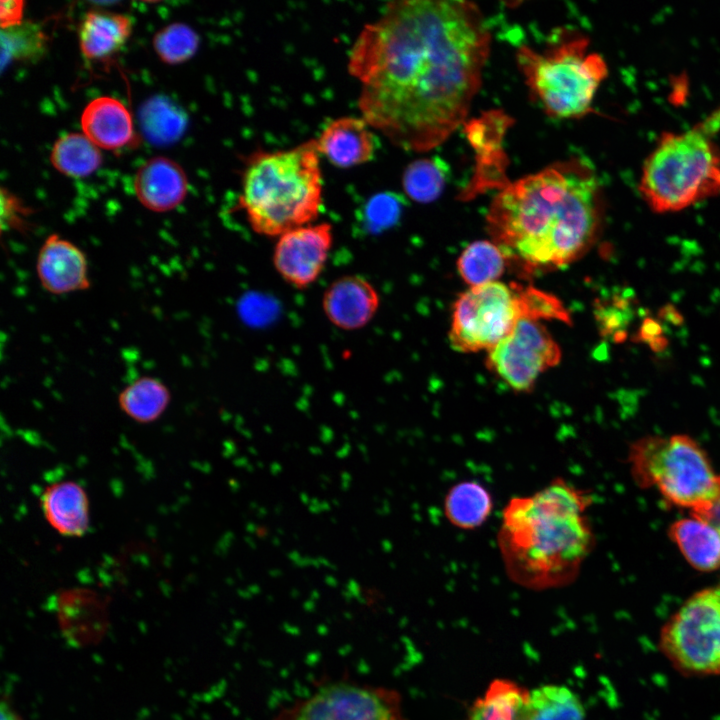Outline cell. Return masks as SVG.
<instances>
[{
  "label": "cell",
  "instance_id": "6da1fadb",
  "mask_svg": "<svg viewBox=\"0 0 720 720\" xmlns=\"http://www.w3.org/2000/svg\"><path fill=\"white\" fill-rule=\"evenodd\" d=\"M490 43L488 25L474 3H387L349 53L348 71L360 83L362 118L399 148H436L467 117Z\"/></svg>",
  "mask_w": 720,
  "mask_h": 720
},
{
  "label": "cell",
  "instance_id": "7a4b0ae2",
  "mask_svg": "<svg viewBox=\"0 0 720 720\" xmlns=\"http://www.w3.org/2000/svg\"><path fill=\"white\" fill-rule=\"evenodd\" d=\"M603 201L594 170L573 158L506 184L490 204L488 231L527 267H562L594 242Z\"/></svg>",
  "mask_w": 720,
  "mask_h": 720
},
{
  "label": "cell",
  "instance_id": "3957f363",
  "mask_svg": "<svg viewBox=\"0 0 720 720\" xmlns=\"http://www.w3.org/2000/svg\"><path fill=\"white\" fill-rule=\"evenodd\" d=\"M592 502L587 490L563 477L530 495L512 497L497 532L508 577L537 591L573 583L595 545L587 514Z\"/></svg>",
  "mask_w": 720,
  "mask_h": 720
},
{
  "label": "cell",
  "instance_id": "277c9868",
  "mask_svg": "<svg viewBox=\"0 0 720 720\" xmlns=\"http://www.w3.org/2000/svg\"><path fill=\"white\" fill-rule=\"evenodd\" d=\"M239 205L259 235L280 237L312 224L323 205L316 139L287 150L251 154L242 175Z\"/></svg>",
  "mask_w": 720,
  "mask_h": 720
},
{
  "label": "cell",
  "instance_id": "5b68a950",
  "mask_svg": "<svg viewBox=\"0 0 720 720\" xmlns=\"http://www.w3.org/2000/svg\"><path fill=\"white\" fill-rule=\"evenodd\" d=\"M719 126L720 111L686 131L660 136L639 182L652 210L679 211L720 194V148L712 136Z\"/></svg>",
  "mask_w": 720,
  "mask_h": 720
},
{
  "label": "cell",
  "instance_id": "8992f818",
  "mask_svg": "<svg viewBox=\"0 0 720 720\" xmlns=\"http://www.w3.org/2000/svg\"><path fill=\"white\" fill-rule=\"evenodd\" d=\"M589 41L574 35L543 52L521 47L517 61L526 83L545 112L558 118H580L591 112L607 64L588 51Z\"/></svg>",
  "mask_w": 720,
  "mask_h": 720
},
{
  "label": "cell",
  "instance_id": "52a82bcc",
  "mask_svg": "<svg viewBox=\"0 0 720 720\" xmlns=\"http://www.w3.org/2000/svg\"><path fill=\"white\" fill-rule=\"evenodd\" d=\"M628 463L634 482L653 488L691 512L709 502L719 475L703 448L688 435L646 436L632 443Z\"/></svg>",
  "mask_w": 720,
  "mask_h": 720
},
{
  "label": "cell",
  "instance_id": "ba28073f",
  "mask_svg": "<svg viewBox=\"0 0 720 720\" xmlns=\"http://www.w3.org/2000/svg\"><path fill=\"white\" fill-rule=\"evenodd\" d=\"M659 645L682 673L720 674V585L691 595L663 625Z\"/></svg>",
  "mask_w": 720,
  "mask_h": 720
},
{
  "label": "cell",
  "instance_id": "9c48e42d",
  "mask_svg": "<svg viewBox=\"0 0 720 720\" xmlns=\"http://www.w3.org/2000/svg\"><path fill=\"white\" fill-rule=\"evenodd\" d=\"M526 318L523 288L491 282L471 287L453 306L449 342L458 352L489 351Z\"/></svg>",
  "mask_w": 720,
  "mask_h": 720
},
{
  "label": "cell",
  "instance_id": "30bf717a",
  "mask_svg": "<svg viewBox=\"0 0 720 720\" xmlns=\"http://www.w3.org/2000/svg\"><path fill=\"white\" fill-rule=\"evenodd\" d=\"M272 720H408L398 691L350 680L330 681L282 708Z\"/></svg>",
  "mask_w": 720,
  "mask_h": 720
},
{
  "label": "cell",
  "instance_id": "8fae6325",
  "mask_svg": "<svg viewBox=\"0 0 720 720\" xmlns=\"http://www.w3.org/2000/svg\"><path fill=\"white\" fill-rule=\"evenodd\" d=\"M561 359V350L548 330L521 318L513 330L488 351L487 366L513 391L530 392L537 378Z\"/></svg>",
  "mask_w": 720,
  "mask_h": 720
},
{
  "label": "cell",
  "instance_id": "7c38bea8",
  "mask_svg": "<svg viewBox=\"0 0 720 720\" xmlns=\"http://www.w3.org/2000/svg\"><path fill=\"white\" fill-rule=\"evenodd\" d=\"M333 239V229L328 222L289 231L278 237L275 244L274 268L289 285L305 289L323 272Z\"/></svg>",
  "mask_w": 720,
  "mask_h": 720
},
{
  "label": "cell",
  "instance_id": "4fadbf2b",
  "mask_svg": "<svg viewBox=\"0 0 720 720\" xmlns=\"http://www.w3.org/2000/svg\"><path fill=\"white\" fill-rule=\"evenodd\" d=\"M36 274L42 288L53 295L90 288L86 254L56 233L49 235L39 248Z\"/></svg>",
  "mask_w": 720,
  "mask_h": 720
},
{
  "label": "cell",
  "instance_id": "5bb4252c",
  "mask_svg": "<svg viewBox=\"0 0 720 720\" xmlns=\"http://www.w3.org/2000/svg\"><path fill=\"white\" fill-rule=\"evenodd\" d=\"M379 306L378 291L360 275L335 279L322 297V309L329 322L345 331L365 327L374 318Z\"/></svg>",
  "mask_w": 720,
  "mask_h": 720
},
{
  "label": "cell",
  "instance_id": "9a60e30c",
  "mask_svg": "<svg viewBox=\"0 0 720 720\" xmlns=\"http://www.w3.org/2000/svg\"><path fill=\"white\" fill-rule=\"evenodd\" d=\"M133 188L138 201L153 212H168L179 206L188 191V179L174 160L156 156L137 170Z\"/></svg>",
  "mask_w": 720,
  "mask_h": 720
},
{
  "label": "cell",
  "instance_id": "2e32d148",
  "mask_svg": "<svg viewBox=\"0 0 720 720\" xmlns=\"http://www.w3.org/2000/svg\"><path fill=\"white\" fill-rule=\"evenodd\" d=\"M371 128L363 118H337L331 121L316 139L318 152L340 168L366 163L373 158L376 148V139Z\"/></svg>",
  "mask_w": 720,
  "mask_h": 720
},
{
  "label": "cell",
  "instance_id": "e0dca14e",
  "mask_svg": "<svg viewBox=\"0 0 720 720\" xmlns=\"http://www.w3.org/2000/svg\"><path fill=\"white\" fill-rule=\"evenodd\" d=\"M82 133L98 148L116 150L135 138L133 118L117 98L100 96L84 107L80 118Z\"/></svg>",
  "mask_w": 720,
  "mask_h": 720
},
{
  "label": "cell",
  "instance_id": "ac0fdd59",
  "mask_svg": "<svg viewBox=\"0 0 720 720\" xmlns=\"http://www.w3.org/2000/svg\"><path fill=\"white\" fill-rule=\"evenodd\" d=\"M41 509L49 525L60 535L80 537L89 528V502L83 487L66 480L47 486Z\"/></svg>",
  "mask_w": 720,
  "mask_h": 720
},
{
  "label": "cell",
  "instance_id": "d6986e66",
  "mask_svg": "<svg viewBox=\"0 0 720 720\" xmlns=\"http://www.w3.org/2000/svg\"><path fill=\"white\" fill-rule=\"evenodd\" d=\"M132 26V20L126 14L106 10L88 11L78 29L82 55L89 60H101L115 54L129 39Z\"/></svg>",
  "mask_w": 720,
  "mask_h": 720
},
{
  "label": "cell",
  "instance_id": "ffe728a7",
  "mask_svg": "<svg viewBox=\"0 0 720 720\" xmlns=\"http://www.w3.org/2000/svg\"><path fill=\"white\" fill-rule=\"evenodd\" d=\"M669 536L695 569L710 572L720 568V533L708 522L691 515L673 522Z\"/></svg>",
  "mask_w": 720,
  "mask_h": 720
},
{
  "label": "cell",
  "instance_id": "44dd1931",
  "mask_svg": "<svg viewBox=\"0 0 720 720\" xmlns=\"http://www.w3.org/2000/svg\"><path fill=\"white\" fill-rule=\"evenodd\" d=\"M494 506L490 491L481 483L465 480L453 485L444 498V514L456 528L473 530L482 526Z\"/></svg>",
  "mask_w": 720,
  "mask_h": 720
},
{
  "label": "cell",
  "instance_id": "7402d4cb",
  "mask_svg": "<svg viewBox=\"0 0 720 720\" xmlns=\"http://www.w3.org/2000/svg\"><path fill=\"white\" fill-rule=\"evenodd\" d=\"M529 695L511 680L496 679L473 703L466 720H528Z\"/></svg>",
  "mask_w": 720,
  "mask_h": 720
},
{
  "label": "cell",
  "instance_id": "603a6c76",
  "mask_svg": "<svg viewBox=\"0 0 720 720\" xmlns=\"http://www.w3.org/2000/svg\"><path fill=\"white\" fill-rule=\"evenodd\" d=\"M171 395L158 378L141 376L125 386L118 396L120 409L138 423H151L167 409Z\"/></svg>",
  "mask_w": 720,
  "mask_h": 720
},
{
  "label": "cell",
  "instance_id": "cb8c5ba5",
  "mask_svg": "<svg viewBox=\"0 0 720 720\" xmlns=\"http://www.w3.org/2000/svg\"><path fill=\"white\" fill-rule=\"evenodd\" d=\"M98 148L83 133L71 132L60 136L52 146L50 162L61 174L73 178L91 175L102 164Z\"/></svg>",
  "mask_w": 720,
  "mask_h": 720
},
{
  "label": "cell",
  "instance_id": "d4e9b609",
  "mask_svg": "<svg viewBox=\"0 0 720 720\" xmlns=\"http://www.w3.org/2000/svg\"><path fill=\"white\" fill-rule=\"evenodd\" d=\"M580 698L563 685L546 684L532 690L528 702V720H584Z\"/></svg>",
  "mask_w": 720,
  "mask_h": 720
},
{
  "label": "cell",
  "instance_id": "484cf974",
  "mask_svg": "<svg viewBox=\"0 0 720 720\" xmlns=\"http://www.w3.org/2000/svg\"><path fill=\"white\" fill-rule=\"evenodd\" d=\"M507 256L495 242L479 240L468 245L457 260L462 279L472 287L495 282L504 272Z\"/></svg>",
  "mask_w": 720,
  "mask_h": 720
},
{
  "label": "cell",
  "instance_id": "4316f807",
  "mask_svg": "<svg viewBox=\"0 0 720 720\" xmlns=\"http://www.w3.org/2000/svg\"><path fill=\"white\" fill-rule=\"evenodd\" d=\"M2 64L6 61L37 62L47 52L48 37L42 27L32 21L1 29Z\"/></svg>",
  "mask_w": 720,
  "mask_h": 720
},
{
  "label": "cell",
  "instance_id": "83f0119b",
  "mask_svg": "<svg viewBox=\"0 0 720 720\" xmlns=\"http://www.w3.org/2000/svg\"><path fill=\"white\" fill-rule=\"evenodd\" d=\"M447 168L440 159H420L412 162L403 174V188L413 200L434 201L446 182Z\"/></svg>",
  "mask_w": 720,
  "mask_h": 720
},
{
  "label": "cell",
  "instance_id": "f1b7e54d",
  "mask_svg": "<svg viewBox=\"0 0 720 720\" xmlns=\"http://www.w3.org/2000/svg\"><path fill=\"white\" fill-rule=\"evenodd\" d=\"M196 31L184 23H171L157 31L152 40L154 51L166 64H180L189 60L199 47Z\"/></svg>",
  "mask_w": 720,
  "mask_h": 720
},
{
  "label": "cell",
  "instance_id": "f546056e",
  "mask_svg": "<svg viewBox=\"0 0 720 720\" xmlns=\"http://www.w3.org/2000/svg\"><path fill=\"white\" fill-rule=\"evenodd\" d=\"M402 210L403 202L398 195L389 192L378 193L365 205V224L372 232L386 230L398 222Z\"/></svg>",
  "mask_w": 720,
  "mask_h": 720
},
{
  "label": "cell",
  "instance_id": "4dcf8cb0",
  "mask_svg": "<svg viewBox=\"0 0 720 720\" xmlns=\"http://www.w3.org/2000/svg\"><path fill=\"white\" fill-rule=\"evenodd\" d=\"M2 227L17 228L25 223V210L21 202L9 191L2 189Z\"/></svg>",
  "mask_w": 720,
  "mask_h": 720
},
{
  "label": "cell",
  "instance_id": "1f68e13d",
  "mask_svg": "<svg viewBox=\"0 0 720 720\" xmlns=\"http://www.w3.org/2000/svg\"><path fill=\"white\" fill-rule=\"evenodd\" d=\"M25 2L21 0H2L0 3L1 29L21 24L23 20Z\"/></svg>",
  "mask_w": 720,
  "mask_h": 720
},
{
  "label": "cell",
  "instance_id": "d6a6232c",
  "mask_svg": "<svg viewBox=\"0 0 720 720\" xmlns=\"http://www.w3.org/2000/svg\"><path fill=\"white\" fill-rule=\"evenodd\" d=\"M690 514L708 522L720 533V476L712 499Z\"/></svg>",
  "mask_w": 720,
  "mask_h": 720
},
{
  "label": "cell",
  "instance_id": "836d02e7",
  "mask_svg": "<svg viewBox=\"0 0 720 720\" xmlns=\"http://www.w3.org/2000/svg\"><path fill=\"white\" fill-rule=\"evenodd\" d=\"M1 719L2 720H20L19 717L14 713V711L6 703H2Z\"/></svg>",
  "mask_w": 720,
  "mask_h": 720
}]
</instances>
